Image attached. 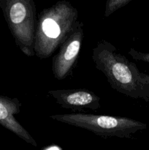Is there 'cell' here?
Here are the masks:
<instances>
[{"label":"cell","mask_w":149,"mask_h":150,"mask_svg":"<svg viewBox=\"0 0 149 150\" xmlns=\"http://www.w3.org/2000/svg\"><path fill=\"white\" fill-rule=\"evenodd\" d=\"M92 61L114 90L133 99L149 101V75L119 53L116 47L102 40L92 50Z\"/></svg>","instance_id":"cell-1"},{"label":"cell","mask_w":149,"mask_h":150,"mask_svg":"<svg viewBox=\"0 0 149 150\" xmlns=\"http://www.w3.org/2000/svg\"><path fill=\"white\" fill-rule=\"evenodd\" d=\"M78 12L70 1L61 0L42 10L37 19L34 51L44 59L51 57L74 28Z\"/></svg>","instance_id":"cell-2"},{"label":"cell","mask_w":149,"mask_h":150,"mask_svg":"<svg viewBox=\"0 0 149 150\" xmlns=\"http://www.w3.org/2000/svg\"><path fill=\"white\" fill-rule=\"evenodd\" d=\"M50 117L59 122L80 127L103 137L131 138L137 131L147 128L145 123L124 117L72 113L56 114Z\"/></svg>","instance_id":"cell-3"},{"label":"cell","mask_w":149,"mask_h":150,"mask_svg":"<svg viewBox=\"0 0 149 150\" xmlns=\"http://www.w3.org/2000/svg\"><path fill=\"white\" fill-rule=\"evenodd\" d=\"M0 7L17 46L26 57H34L37 19L33 0H0Z\"/></svg>","instance_id":"cell-4"},{"label":"cell","mask_w":149,"mask_h":150,"mask_svg":"<svg viewBox=\"0 0 149 150\" xmlns=\"http://www.w3.org/2000/svg\"><path fill=\"white\" fill-rule=\"evenodd\" d=\"M83 39V23L77 21L67 39L53 57L52 71L55 79L63 80L71 73L77 62Z\"/></svg>","instance_id":"cell-5"},{"label":"cell","mask_w":149,"mask_h":150,"mask_svg":"<svg viewBox=\"0 0 149 150\" xmlns=\"http://www.w3.org/2000/svg\"><path fill=\"white\" fill-rule=\"evenodd\" d=\"M48 93L57 104L67 109L97 110L100 108V98L85 88L49 90Z\"/></svg>","instance_id":"cell-6"},{"label":"cell","mask_w":149,"mask_h":150,"mask_svg":"<svg viewBox=\"0 0 149 150\" xmlns=\"http://www.w3.org/2000/svg\"><path fill=\"white\" fill-rule=\"evenodd\" d=\"M21 103L18 98L0 96V125L34 146H37L30 133L16 120L15 115L20 111Z\"/></svg>","instance_id":"cell-7"},{"label":"cell","mask_w":149,"mask_h":150,"mask_svg":"<svg viewBox=\"0 0 149 150\" xmlns=\"http://www.w3.org/2000/svg\"><path fill=\"white\" fill-rule=\"evenodd\" d=\"M132 0H108L105 4L104 16L105 18L109 17L116 10L126 6Z\"/></svg>","instance_id":"cell-8"},{"label":"cell","mask_w":149,"mask_h":150,"mask_svg":"<svg viewBox=\"0 0 149 150\" xmlns=\"http://www.w3.org/2000/svg\"><path fill=\"white\" fill-rule=\"evenodd\" d=\"M128 54L137 61H142L149 63V53L140 52L134 48H131L129 51Z\"/></svg>","instance_id":"cell-9"},{"label":"cell","mask_w":149,"mask_h":150,"mask_svg":"<svg viewBox=\"0 0 149 150\" xmlns=\"http://www.w3.org/2000/svg\"><path fill=\"white\" fill-rule=\"evenodd\" d=\"M51 150H57L56 149H51Z\"/></svg>","instance_id":"cell-10"}]
</instances>
